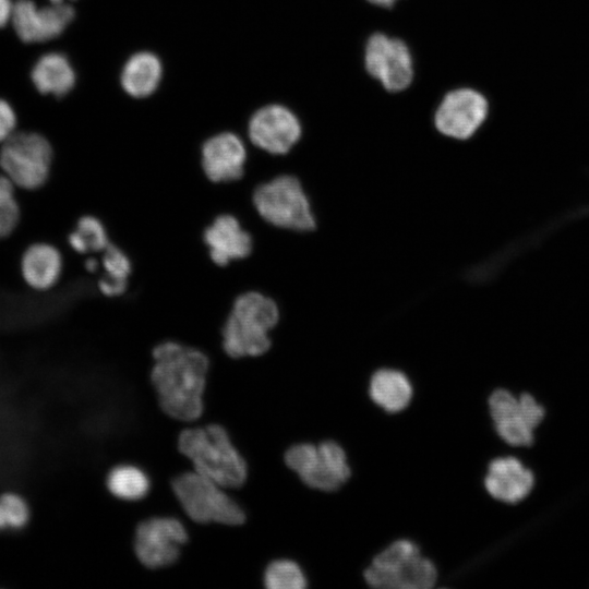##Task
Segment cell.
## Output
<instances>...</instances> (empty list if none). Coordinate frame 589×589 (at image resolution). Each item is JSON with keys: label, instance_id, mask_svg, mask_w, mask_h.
<instances>
[{"label": "cell", "instance_id": "31", "mask_svg": "<svg viewBox=\"0 0 589 589\" xmlns=\"http://www.w3.org/2000/svg\"><path fill=\"white\" fill-rule=\"evenodd\" d=\"M83 266L88 274L93 275L101 268L100 259L98 260L96 256H88L84 260Z\"/></svg>", "mask_w": 589, "mask_h": 589}, {"label": "cell", "instance_id": "11", "mask_svg": "<svg viewBox=\"0 0 589 589\" xmlns=\"http://www.w3.org/2000/svg\"><path fill=\"white\" fill-rule=\"evenodd\" d=\"M489 115L484 95L472 88H459L448 93L434 116L436 130L456 141L471 139Z\"/></svg>", "mask_w": 589, "mask_h": 589}, {"label": "cell", "instance_id": "33", "mask_svg": "<svg viewBox=\"0 0 589 589\" xmlns=\"http://www.w3.org/2000/svg\"><path fill=\"white\" fill-rule=\"evenodd\" d=\"M50 2L59 3V2H64V0H50Z\"/></svg>", "mask_w": 589, "mask_h": 589}, {"label": "cell", "instance_id": "20", "mask_svg": "<svg viewBox=\"0 0 589 589\" xmlns=\"http://www.w3.org/2000/svg\"><path fill=\"white\" fill-rule=\"evenodd\" d=\"M32 81L41 94L61 97L75 84V72L68 58L59 52L41 56L32 70Z\"/></svg>", "mask_w": 589, "mask_h": 589}, {"label": "cell", "instance_id": "8", "mask_svg": "<svg viewBox=\"0 0 589 589\" xmlns=\"http://www.w3.org/2000/svg\"><path fill=\"white\" fill-rule=\"evenodd\" d=\"M53 151L48 140L35 132L13 133L0 148V168L17 188L36 190L49 179Z\"/></svg>", "mask_w": 589, "mask_h": 589}, {"label": "cell", "instance_id": "26", "mask_svg": "<svg viewBox=\"0 0 589 589\" xmlns=\"http://www.w3.org/2000/svg\"><path fill=\"white\" fill-rule=\"evenodd\" d=\"M15 184L0 175V239L10 236L20 223L21 209L15 199Z\"/></svg>", "mask_w": 589, "mask_h": 589}, {"label": "cell", "instance_id": "21", "mask_svg": "<svg viewBox=\"0 0 589 589\" xmlns=\"http://www.w3.org/2000/svg\"><path fill=\"white\" fill-rule=\"evenodd\" d=\"M161 73V63L155 55L139 52L127 61L121 73V85L133 97H146L157 88Z\"/></svg>", "mask_w": 589, "mask_h": 589}, {"label": "cell", "instance_id": "3", "mask_svg": "<svg viewBox=\"0 0 589 589\" xmlns=\"http://www.w3.org/2000/svg\"><path fill=\"white\" fill-rule=\"evenodd\" d=\"M251 203L257 217L269 227L290 232L316 228L312 199L293 172H279L259 182L252 190Z\"/></svg>", "mask_w": 589, "mask_h": 589}, {"label": "cell", "instance_id": "7", "mask_svg": "<svg viewBox=\"0 0 589 589\" xmlns=\"http://www.w3.org/2000/svg\"><path fill=\"white\" fill-rule=\"evenodd\" d=\"M171 488L184 513L196 522L235 526L245 520L242 507L226 488L196 471L177 476Z\"/></svg>", "mask_w": 589, "mask_h": 589}, {"label": "cell", "instance_id": "18", "mask_svg": "<svg viewBox=\"0 0 589 589\" xmlns=\"http://www.w3.org/2000/svg\"><path fill=\"white\" fill-rule=\"evenodd\" d=\"M63 271V256L59 249L48 242L29 245L21 259L24 281L34 290L46 291L59 281Z\"/></svg>", "mask_w": 589, "mask_h": 589}, {"label": "cell", "instance_id": "16", "mask_svg": "<svg viewBox=\"0 0 589 589\" xmlns=\"http://www.w3.org/2000/svg\"><path fill=\"white\" fill-rule=\"evenodd\" d=\"M247 161L243 141L231 132L213 135L201 147V170L213 184H233L243 180Z\"/></svg>", "mask_w": 589, "mask_h": 589}, {"label": "cell", "instance_id": "9", "mask_svg": "<svg viewBox=\"0 0 589 589\" xmlns=\"http://www.w3.org/2000/svg\"><path fill=\"white\" fill-rule=\"evenodd\" d=\"M285 461L308 486L321 491H335L350 477L346 453L334 441L296 444L286 452Z\"/></svg>", "mask_w": 589, "mask_h": 589}, {"label": "cell", "instance_id": "15", "mask_svg": "<svg viewBox=\"0 0 589 589\" xmlns=\"http://www.w3.org/2000/svg\"><path fill=\"white\" fill-rule=\"evenodd\" d=\"M483 485L493 500L509 506L518 505L533 493L537 474L517 456H497L486 466Z\"/></svg>", "mask_w": 589, "mask_h": 589}, {"label": "cell", "instance_id": "2", "mask_svg": "<svg viewBox=\"0 0 589 589\" xmlns=\"http://www.w3.org/2000/svg\"><path fill=\"white\" fill-rule=\"evenodd\" d=\"M281 320L277 300L257 289L240 292L221 324L224 352L232 359L257 358L273 347L272 334Z\"/></svg>", "mask_w": 589, "mask_h": 589}, {"label": "cell", "instance_id": "32", "mask_svg": "<svg viewBox=\"0 0 589 589\" xmlns=\"http://www.w3.org/2000/svg\"><path fill=\"white\" fill-rule=\"evenodd\" d=\"M368 1L380 7L390 8L395 4L397 0H368Z\"/></svg>", "mask_w": 589, "mask_h": 589}, {"label": "cell", "instance_id": "1", "mask_svg": "<svg viewBox=\"0 0 589 589\" xmlns=\"http://www.w3.org/2000/svg\"><path fill=\"white\" fill-rule=\"evenodd\" d=\"M151 381L165 413L180 421L199 419L204 409L209 359L201 349L175 339L154 346Z\"/></svg>", "mask_w": 589, "mask_h": 589}, {"label": "cell", "instance_id": "4", "mask_svg": "<svg viewBox=\"0 0 589 589\" xmlns=\"http://www.w3.org/2000/svg\"><path fill=\"white\" fill-rule=\"evenodd\" d=\"M178 445L200 474L226 489L244 483L247 464L221 425L187 429L180 434Z\"/></svg>", "mask_w": 589, "mask_h": 589}, {"label": "cell", "instance_id": "12", "mask_svg": "<svg viewBox=\"0 0 589 589\" xmlns=\"http://www.w3.org/2000/svg\"><path fill=\"white\" fill-rule=\"evenodd\" d=\"M202 241L208 259L218 267L243 261L254 251V236L230 212L217 214L203 229Z\"/></svg>", "mask_w": 589, "mask_h": 589}, {"label": "cell", "instance_id": "22", "mask_svg": "<svg viewBox=\"0 0 589 589\" xmlns=\"http://www.w3.org/2000/svg\"><path fill=\"white\" fill-rule=\"evenodd\" d=\"M69 247L79 254L101 253L111 242L108 226L93 214L80 216L68 235Z\"/></svg>", "mask_w": 589, "mask_h": 589}, {"label": "cell", "instance_id": "23", "mask_svg": "<svg viewBox=\"0 0 589 589\" xmlns=\"http://www.w3.org/2000/svg\"><path fill=\"white\" fill-rule=\"evenodd\" d=\"M109 492L119 500H142L149 491L151 481L141 468L122 464L113 467L106 479Z\"/></svg>", "mask_w": 589, "mask_h": 589}, {"label": "cell", "instance_id": "17", "mask_svg": "<svg viewBox=\"0 0 589 589\" xmlns=\"http://www.w3.org/2000/svg\"><path fill=\"white\" fill-rule=\"evenodd\" d=\"M74 15V9L65 2L37 8L31 0H20L13 5L12 22L21 40L41 43L61 35Z\"/></svg>", "mask_w": 589, "mask_h": 589}, {"label": "cell", "instance_id": "14", "mask_svg": "<svg viewBox=\"0 0 589 589\" xmlns=\"http://www.w3.org/2000/svg\"><path fill=\"white\" fill-rule=\"evenodd\" d=\"M248 134L251 143L259 149L272 156H285L300 141L302 128L290 110L271 105L252 116Z\"/></svg>", "mask_w": 589, "mask_h": 589}, {"label": "cell", "instance_id": "28", "mask_svg": "<svg viewBox=\"0 0 589 589\" xmlns=\"http://www.w3.org/2000/svg\"><path fill=\"white\" fill-rule=\"evenodd\" d=\"M96 288L106 299L123 297L130 289V279H121L101 273L97 278Z\"/></svg>", "mask_w": 589, "mask_h": 589}, {"label": "cell", "instance_id": "6", "mask_svg": "<svg viewBox=\"0 0 589 589\" xmlns=\"http://www.w3.org/2000/svg\"><path fill=\"white\" fill-rule=\"evenodd\" d=\"M364 579L375 588L429 589L436 582L437 570L417 544L400 539L374 557L364 572Z\"/></svg>", "mask_w": 589, "mask_h": 589}, {"label": "cell", "instance_id": "27", "mask_svg": "<svg viewBox=\"0 0 589 589\" xmlns=\"http://www.w3.org/2000/svg\"><path fill=\"white\" fill-rule=\"evenodd\" d=\"M100 264L103 273L121 278L130 279L134 271V264L128 251L115 242L100 253Z\"/></svg>", "mask_w": 589, "mask_h": 589}, {"label": "cell", "instance_id": "19", "mask_svg": "<svg viewBox=\"0 0 589 589\" xmlns=\"http://www.w3.org/2000/svg\"><path fill=\"white\" fill-rule=\"evenodd\" d=\"M369 393L372 400L387 412L404 410L412 398V385L400 370L381 368L370 380Z\"/></svg>", "mask_w": 589, "mask_h": 589}, {"label": "cell", "instance_id": "5", "mask_svg": "<svg viewBox=\"0 0 589 589\" xmlns=\"http://www.w3.org/2000/svg\"><path fill=\"white\" fill-rule=\"evenodd\" d=\"M488 410L498 438L516 449L533 446L537 432L548 416L544 404L531 392L515 394L504 387L490 394Z\"/></svg>", "mask_w": 589, "mask_h": 589}, {"label": "cell", "instance_id": "30", "mask_svg": "<svg viewBox=\"0 0 589 589\" xmlns=\"http://www.w3.org/2000/svg\"><path fill=\"white\" fill-rule=\"evenodd\" d=\"M13 5L10 0H0V27L7 24L10 17H12Z\"/></svg>", "mask_w": 589, "mask_h": 589}, {"label": "cell", "instance_id": "29", "mask_svg": "<svg viewBox=\"0 0 589 589\" xmlns=\"http://www.w3.org/2000/svg\"><path fill=\"white\" fill-rule=\"evenodd\" d=\"M16 118L12 107L0 99V143H3L13 134Z\"/></svg>", "mask_w": 589, "mask_h": 589}, {"label": "cell", "instance_id": "10", "mask_svg": "<svg viewBox=\"0 0 589 589\" xmlns=\"http://www.w3.org/2000/svg\"><path fill=\"white\" fill-rule=\"evenodd\" d=\"M184 525L175 517L159 516L142 521L134 536V550L139 561L148 568L171 565L187 542Z\"/></svg>", "mask_w": 589, "mask_h": 589}, {"label": "cell", "instance_id": "13", "mask_svg": "<svg viewBox=\"0 0 589 589\" xmlns=\"http://www.w3.org/2000/svg\"><path fill=\"white\" fill-rule=\"evenodd\" d=\"M365 68L389 92L405 89L413 76L412 59L406 44L381 33L368 40Z\"/></svg>", "mask_w": 589, "mask_h": 589}, {"label": "cell", "instance_id": "25", "mask_svg": "<svg viewBox=\"0 0 589 589\" xmlns=\"http://www.w3.org/2000/svg\"><path fill=\"white\" fill-rule=\"evenodd\" d=\"M31 520V507L20 494L7 492L0 495V532H16Z\"/></svg>", "mask_w": 589, "mask_h": 589}, {"label": "cell", "instance_id": "24", "mask_svg": "<svg viewBox=\"0 0 589 589\" xmlns=\"http://www.w3.org/2000/svg\"><path fill=\"white\" fill-rule=\"evenodd\" d=\"M264 585L268 589H303L306 577L301 567L290 560H276L264 572Z\"/></svg>", "mask_w": 589, "mask_h": 589}]
</instances>
